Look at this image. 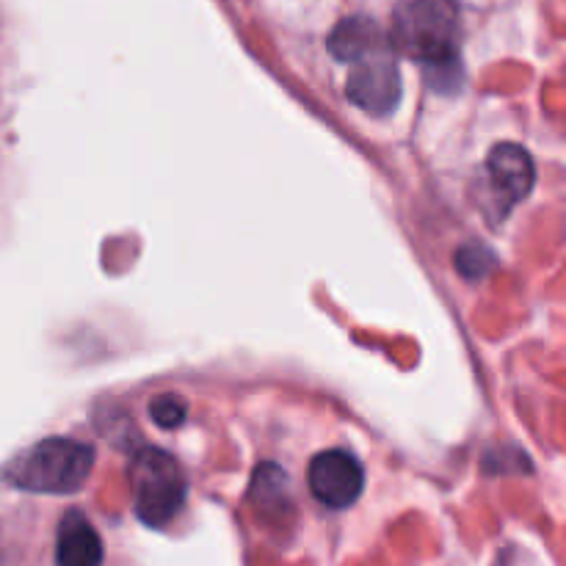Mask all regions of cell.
Returning <instances> with one entry per match:
<instances>
[{
	"label": "cell",
	"instance_id": "30bf717a",
	"mask_svg": "<svg viewBox=\"0 0 566 566\" xmlns=\"http://www.w3.org/2000/svg\"><path fill=\"white\" fill-rule=\"evenodd\" d=\"M457 265L464 276L475 280V276L486 274V269L492 265V254H486L484 249H479V247H464L462 252L457 254Z\"/></svg>",
	"mask_w": 566,
	"mask_h": 566
},
{
	"label": "cell",
	"instance_id": "7a4b0ae2",
	"mask_svg": "<svg viewBox=\"0 0 566 566\" xmlns=\"http://www.w3.org/2000/svg\"><path fill=\"white\" fill-rule=\"evenodd\" d=\"M94 468V451L86 442L48 437L28 448L6 470L14 486L39 495H72L86 484Z\"/></svg>",
	"mask_w": 566,
	"mask_h": 566
},
{
	"label": "cell",
	"instance_id": "ba28073f",
	"mask_svg": "<svg viewBox=\"0 0 566 566\" xmlns=\"http://www.w3.org/2000/svg\"><path fill=\"white\" fill-rule=\"evenodd\" d=\"M385 44H390V39H387V33L381 31V25L376 20H370V17H346V20H340L335 25V31L329 33V42H326V48H329V53L335 55L337 61H343V64H352V61H357L359 55L370 53V50H379L385 48Z\"/></svg>",
	"mask_w": 566,
	"mask_h": 566
},
{
	"label": "cell",
	"instance_id": "277c9868",
	"mask_svg": "<svg viewBox=\"0 0 566 566\" xmlns=\"http://www.w3.org/2000/svg\"><path fill=\"white\" fill-rule=\"evenodd\" d=\"M346 94L368 114H390L401 99V72H398L392 44L359 55L352 61Z\"/></svg>",
	"mask_w": 566,
	"mask_h": 566
},
{
	"label": "cell",
	"instance_id": "3957f363",
	"mask_svg": "<svg viewBox=\"0 0 566 566\" xmlns=\"http://www.w3.org/2000/svg\"><path fill=\"white\" fill-rule=\"evenodd\" d=\"M133 495L136 514L149 528H164L186 503V479L169 453L147 448L133 462Z\"/></svg>",
	"mask_w": 566,
	"mask_h": 566
},
{
	"label": "cell",
	"instance_id": "5b68a950",
	"mask_svg": "<svg viewBox=\"0 0 566 566\" xmlns=\"http://www.w3.org/2000/svg\"><path fill=\"white\" fill-rule=\"evenodd\" d=\"M310 490L315 501L329 509H346L363 495L365 473L346 451H324L310 462Z\"/></svg>",
	"mask_w": 566,
	"mask_h": 566
},
{
	"label": "cell",
	"instance_id": "9c48e42d",
	"mask_svg": "<svg viewBox=\"0 0 566 566\" xmlns=\"http://www.w3.org/2000/svg\"><path fill=\"white\" fill-rule=\"evenodd\" d=\"M149 412H153V420L160 426V429H177V426L186 420V403L177 401L175 396H164V398H155Z\"/></svg>",
	"mask_w": 566,
	"mask_h": 566
},
{
	"label": "cell",
	"instance_id": "8992f818",
	"mask_svg": "<svg viewBox=\"0 0 566 566\" xmlns=\"http://www.w3.org/2000/svg\"><path fill=\"white\" fill-rule=\"evenodd\" d=\"M486 171H490L492 191H495L497 202H503V210L523 202L534 188V160H531L528 149L520 144H497L486 158Z\"/></svg>",
	"mask_w": 566,
	"mask_h": 566
},
{
	"label": "cell",
	"instance_id": "52a82bcc",
	"mask_svg": "<svg viewBox=\"0 0 566 566\" xmlns=\"http://www.w3.org/2000/svg\"><path fill=\"white\" fill-rule=\"evenodd\" d=\"M55 566H103V542L83 514L70 512L61 520Z\"/></svg>",
	"mask_w": 566,
	"mask_h": 566
},
{
	"label": "cell",
	"instance_id": "6da1fadb",
	"mask_svg": "<svg viewBox=\"0 0 566 566\" xmlns=\"http://www.w3.org/2000/svg\"><path fill=\"white\" fill-rule=\"evenodd\" d=\"M459 39L457 0H407L396 14L390 44L429 70H451L459 61Z\"/></svg>",
	"mask_w": 566,
	"mask_h": 566
}]
</instances>
